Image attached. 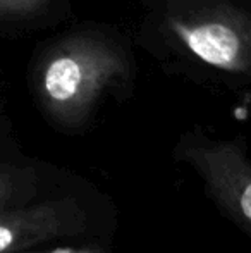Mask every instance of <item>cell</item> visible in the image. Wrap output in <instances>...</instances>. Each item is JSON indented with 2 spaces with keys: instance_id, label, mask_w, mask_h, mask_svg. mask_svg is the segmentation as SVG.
<instances>
[{
  "instance_id": "6da1fadb",
  "label": "cell",
  "mask_w": 251,
  "mask_h": 253,
  "mask_svg": "<svg viewBox=\"0 0 251 253\" xmlns=\"http://www.w3.org/2000/svg\"><path fill=\"white\" fill-rule=\"evenodd\" d=\"M134 37L174 76L251 93V0H141Z\"/></svg>"
},
{
  "instance_id": "7a4b0ae2",
  "label": "cell",
  "mask_w": 251,
  "mask_h": 253,
  "mask_svg": "<svg viewBox=\"0 0 251 253\" xmlns=\"http://www.w3.org/2000/svg\"><path fill=\"white\" fill-rule=\"evenodd\" d=\"M138 64L117 28L83 23L54 40L35 69V93L52 124L67 133L91 126L108 102L133 95Z\"/></svg>"
},
{
  "instance_id": "3957f363",
  "label": "cell",
  "mask_w": 251,
  "mask_h": 253,
  "mask_svg": "<svg viewBox=\"0 0 251 253\" xmlns=\"http://www.w3.org/2000/svg\"><path fill=\"white\" fill-rule=\"evenodd\" d=\"M88 188L57 191L0 210V253H26L50 243L110 238L115 231L110 200Z\"/></svg>"
},
{
  "instance_id": "277c9868",
  "label": "cell",
  "mask_w": 251,
  "mask_h": 253,
  "mask_svg": "<svg viewBox=\"0 0 251 253\" xmlns=\"http://www.w3.org/2000/svg\"><path fill=\"white\" fill-rule=\"evenodd\" d=\"M176 162L188 166L218 212L251 243V159L243 138H218L191 127L176 141Z\"/></svg>"
},
{
  "instance_id": "5b68a950",
  "label": "cell",
  "mask_w": 251,
  "mask_h": 253,
  "mask_svg": "<svg viewBox=\"0 0 251 253\" xmlns=\"http://www.w3.org/2000/svg\"><path fill=\"white\" fill-rule=\"evenodd\" d=\"M41 193V177L33 167L0 166V210L40 198Z\"/></svg>"
},
{
  "instance_id": "8992f818",
  "label": "cell",
  "mask_w": 251,
  "mask_h": 253,
  "mask_svg": "<svg viewBox=\"0 0 251 253\" xmlns=\"http://www.w3.org/2000/svg\"><path fill=\"white\" fill-rule=\"evenodd\" d=\"M26 253H114V245L112 238H84V240L64 241V245Z\"/></svg>"
},
{
  "instance_id": "52a82bcc",
  "label": "cell",
  "mask_w": 251,
  "mask_h": 253,
  "mask_svg": "<svg viewBox=\"0 0 251 253\" xmlns=\"http://www.w3.org/2000/svg\"><path fill=\"white\" fill-rule=\"evenodd\" d=\"M54 0H0V16L28 17L48 9Z\"/></svg>"
}]
</instances>
